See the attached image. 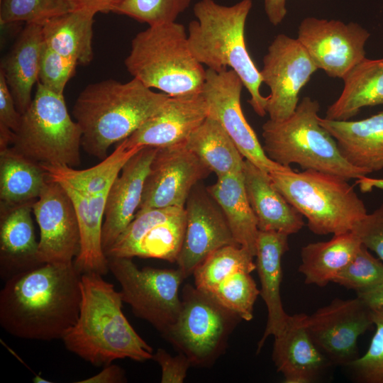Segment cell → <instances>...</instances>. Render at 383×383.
<instances>
[{"mask_svg": "<svg viewBox=\"0 0 383 383\" xmlns=\"http://www.w3.org/2000/svg\"><path fill=\"white\" fill-rule=\"evenodd\" d=\"M82 273L74 262L44 263L5 282L0 292V325L13 336L62 339L76 323Z\"/></svg>", "mask_w": 383, "mask_h": 383, "instance_id": "obj_1", "label": "cell"}, {"mask_svg": "<svg viewBox=\"0 0 383 383\" xmlns=\"http://www.w3.org/2000/svg\"><path fill=\"white\" fill-rule=\"evenodd\" d=\"M97 273L81 277L79 317L62 338L67 350L92 365L118 359H152V348L136 333L122 311L120 292Z\"/></svg>", "mask_w": 383, "mask_h": 383, "instance_id": "obj_2", "label": "cell"}, {"mask_svg": "<svg viewBox=\"0 0 383 383\" xmlns=\"http://www.w3.org/2000/svg\"><path fill=\"white\" fill-rule=\"evenodd\" d=\"M170 96L157 93L135 78L126 82L106 79L87 86L72 113L82 131L81 145L88 154L106 158L120 143L159 112Z\"/></svg>", "mask_w": 383, "mask_h": 383, "instance_id": "obj_3", "label": "cell"}, {"mask_svg": "<svg viewBox=\"0 0 383 383\" xmlns=\"http://www.w3.org/2000/svg\"><path fill=\"white\" fill-rule=\"evenodd\" d=\"M252 0L223 6L213 0L195 4L196 20L188 26V43L195 59L208 69L219 72L231 67L248 91V103L260 117L267 113V96L261 94L260 70L250 57L245 40V26Z\"/></svg>", "mask_w": 383, "mask_h": 383, "instance_id": "obj_4", "label": "cell"}, {"mask_svg": "<svg viewBox=\"0 0 383 383\" xmlns=\"http://www.w3.org/2000/svg\"><path fill=\"white\" fill-rule=\"evenodd\" d=\"M125 66L145 86L170 96L201 94L206 80V70L192 55L184 26L176 21L137 33Z\"/></svg>", "mask_w": 383, "mask_h": 383, "instance_id": "obj_5", "label": "cell"}, {"mask_svg": "<svg viewBox=\"0 0 383 383\" xmlns=\"http://www.w3.org/2000/svg\"><path fill=\"white\" fill-rule=\"evenodd\" d=\"M318 101L304 97L294 113L282 121L269 118L262 127L263 149L272 161L284 167L299 165L313 170L357 179L369 173L349 164L333 137L319 123Z\"/></svg>", "mask_w": 383, "mask_h": 383, "instance_id": "obj_6", "label": "cell"}, {"mask_svg": "<svg viewBox=\"0 0 383 383\" xmlns=\"http://www.w3.org/2000/svg\"><path fill=\"white\" fill-rule=\"evenodd\" d=\"M277 190L306 218L317 235L351 231L367 213L348 179L313 170L272 172Z\"/></svg>", "mask_w": 383, "mask_h": 383, "instance_id": "obj_7", "label": "cell"}, {"mask_svg": "<svg viewBox=\"0 0 383 383\" xmlns=\"http://www.w3.org/2000/svg\"><path fill=\"white\" fill-rule=\"evenodd\" d=\"M81 139L80 127L71 118L64 96L37 82L32 102L13 132L12 146L39 164L75 167L80 164Z\"/></svg>", "mask_w": 383, "mask_h": 383, "instance_id": "obj_8", "label": "cell"}, {"mask_svg": "<svg viewBox=\"0 0 383 383\" xmlns=\"http://www.w3.org/2000/svg\"><path fill=\"white\" fill-rule=\"evenodd\" d=\"M240 319L209 294L187 284L179 316L163 336L192 365L208 367L223 353Z\"/></svg>", "mask_w": 383, "mask_h": 383, "instance_id": "obj_9", "label": "cell"}, {"mask_svg": "<svg viewBox=\"0 0 383 383\" xmlns=\"http://www.w3.org/2000/svg\"><path fill=\"white\" fill-rule=\"evenodd\" d=\"M108 261L109 271L121 286L123 301L163 335L181 309L179 288L186 279L182 272L179 268L139 269L129 257H109Z\"/></svg>", "mask_w": 383, "mask_h": 383, "instance_id": "obj_10", "label": "cell"}, {"mask_svg": "<svg viewBox=\"0 0 383 383\" xmlns=\"http://www.w3.org/2000/svg\"><path fill=\"white\" fill-rule=\"evenodd\" d=\"M243 87L233 70L219 72L206 70L202 95L208 106L209 115L220 123L245 160L267 173L292 170L291 167L272 161L265 154L241 108Z\"/></svg>", "mask_w": 383, "mask_h": 383, "instance_id": "obj_11", "label": "cell"}, {"mask_svg": "<svg viewBox=\"0 0 383 383\" xmlns=\"http://www.w3.org/2000/svg\"><path fill=\"white\" fill-rule=\"evenodd\" d=\"M317 70L297 38L285 34L274 37L260 71L270 90L266 107L270 119L285 120L294 113L301 90Z\"/></svg>", "mask_w": 383, "mask_h": 383, "instance_id": "obj_12", "label": "cell"}, {"mask_svg": "<svg viewBox=\"0 0 383 383\" xmlns=\"http://www.w3.org/2000/svg\"><path fill=\"white\" fill-rule=\"evenodd\" d=\"M370 36L357 23L306 17L299 26L297 40L318 70L343 79L366 58L365 46Z\"/></svg>", "mask_w": 383, "mask_h": 383, "instance_id": "obj_13", "label": "cell"}, {"mask_svg": "<svg viewBox=\"0 0 383 383\" xmlns=\"http://www.w3.org/2000/svg\"><path fill=\"white\" fill-rule=\"evenodd\" d=\"M372 308L357 296L335 299L307 316V328L329 363L348 366L358 357V338L372 326Z\"/></svg>", "mask_w": 383, "mask_h": 383, "instance_id": "obj_14", "label": "cell"}, {"mask_svg": "<svg viewBox=\"0 0 383 383\" xmlns=\"http://www.w3.org/2000/svg\"><path fill=\"white\" fill-rule=\"evenodd\" d=\"M186 229L184 208L165 207L136 213L105 252L107 257H133L177 261Z\"/></svg>", "mask_w": 383, "mask_h": 383, "instance_id": "obj_15", "label": "cell"}, {"mask_svg": "<svg viewBox=\"0 0 383 383\" xmlns=\"http://www.w3.org/2000/svg\"><path fill=\"white\" fill-rule=\"evenodd\" d=\"M210 172L184 144L157 148L136 213L157 208H184L193 188Z\"/></svg>", "mask_w": 383, "mask_h": 383, "instance_id": "obj_16", "label": "cell"}, {"mask_svg": "<svg viewBox=\"0 0 383 383\" xmlns=\"http://www.w3.org/2000/svg\"><path fill=\"white\" fill-rule=\"evenodd\" d=\"M32 208L40 228L38 260L42 264L73 262L80 248V231L74 207L65 189L48 176Z\"/></svg>", "mask_w": 383, "mask_h": 383, "instance_id": "obj_17", "label": "cell"}, {"mask_svg": "<svg viewBox=\"0 0 383 383\" xmlns=\"http://www.w3.org/2000/svg\"><path fill=\"white\" fill-rule=\"evenodd\" d=\"M184 209L186 229L176 262L187 278L213 252L238 244L221 209L206 188L197 184L189 195Z\"/></svg>", "mask_w": 383, "mask_h": 383, "instance_id": "obj_18", "label": "cell"}, {"mask_svg": "<svg viewBox=\"0 0 383 383\" xmlns=\"http://www.w3.org/2000/svg\"><path fill=\"white\" fill-rule=\"evenodd\" d=\"M59 184L69 195L79 222L80 248L74 260L75 267L82 274H106L109 261L102 248L101 231L111 185L85 180Z\"/></svg>", "mask_w": 383, "mask_h": 383, "instance_id": "obj_19", "label": "cell"}, {"mask_svg": "<svg viewBox=\"0 0 383 383\" xmlns=\"http://www.w3.org/2000/svg\"><path fill=\"white\" fill-rule=\"evenodd\" d=\"M209 115L202 93L170 96L164 107L123 140L128 148L184 144Z\"/></svg>", "mask_w": 383, "mask_h": 383, "instance_id": "obj_20", "label": "cell"}, {"mask_svg": "<svg viewBox=\"0 0 383 383\" xmlns=\"http://www.w3.org/2000/svg\"><path fill=\"white\" fill-rule=\"evenodd\" d=\"M157 148L143 147L124 165L107 196L101 231L104 253L134 218Z\"/></svg>", "mask_w": 383, "mask_h": 383, "instance_id": "obj_21", "label": "cell"}, {"mask_svg": "<svg viewBox=\"0 0 383 383\" xmlns=\"http://www.w3.org/2000/svg\"><path fill=\"white\" fill-rule=\"evenodd\" d=\"M305 313L289 315L274 337L272 360L286 383H311L329 362L316 346L307 328Z\"/></svg>", "mask_w": 383, "mask_h": 383, "instance_id": "obj_22", "label": "cell"}, {"mask_svg": "<svg viewBox=\"0 0 383 383\" xmlns=\"http://www.w3.org/2000/svg\"><path fill=\"white\" fill-rule=\"evenodd\" d=\"M33 203L1 206L0 276L5 282L42 265L37 258Z\"/></svg>", "mask_w": 383, "mask_h": 383, "instance_id": "obj_23", "label": "cell"}, {"mask_svg": "<svg viewBox=\"0 0 383 383\" xmlns=\"http://www.w3.org/2000/svg\"><path fill=\"white\" fill-rule=\"evenodd\" d=\"M243 176L259 231L289 235L303 228V216L277 190L269 173L245 159Z\"/></svg>", "mask_w": 383, "mask_h": 383, "instance_id": "obj_24", "label": "cell"}, {"mask_svg": "<svg viewBox=\"0 0 383 383\" xmlns=\"http://www.w3.org/2000/svg\"><path fill=\"white\" fill-rule=\"evenodd\" d=\"M288 237L287 234L276 231H259L257 235L255 265L261 284L260 295L268 313L257 353L270 335L275 336L282 330L289 316L284 310L280 296L282 259L289 250Z\"/></svg>", "mask_w": 383, "mask_h": 383, "instance_id": "obj_25", "label": "cell"}, {"mask_svg": "<svg viewBox=\"0 0 383 383\" xmlns=\"http://www.w3.org/2000/svg\"><path fill=\"white\" fill-rule=\"evenodd\" d=\"M318 120L349 164L369 174L383 169V111L358 121Z\"/></svg>", "mask_w": 383, "mask_h": 383, "instance_id": "obj_26", "label": "cell"}, {"mask_svg": "<svg viewBox=\"0 0 383 383\" xmlns=\"http://www.w3.org/2000/svg\"><path fill=\"white\" fill-rule=\"evenodd\" d=\"M43 44L42 25L26 23L1 64L0 70L21 114L33 100L31 93L38 80Z\"/></svg>", "mask_w": 383, "mask_h": 383, "instance_id": "obj_27", "label": "cell"}, {"mask_svg": "<svg viewBox=\"0 0 383 383\" xmlns=\"http://www.w3.org/2000/svg\"><path fill=\"white\" fill-rule=\"evenodd\" d=\"M343 80V91L328 107L325 118L347 121L362 108L383 104V58L364 59Z\"/></svg>", "mask_w": 383, "mask_h": 383, "instance_id": "obj_28", "label": "cell"}, {"mask_svg": "<svg viewBox=\"0 0 383 383\" xmlns=\"http://www.w3.org/2000/svg\"><path fill=\"white\" fill-rule=\"evenodd\" d=\"M206 189L221 209L235 242L255 257L259 229L245 192L243 171L217 177Z\"/></svg>", "mask_w": 383, "mask_h": 383, "instance_id": "obj_29", "label": "cell"}, {"mask_svg": "<svg viewBox=\"0 0 383 383\" xmlns=\"http://www.w3.org/2000/svg\"><path fill=\"white\" fill-rule=\"evenodd\" d=\"M96 14L88 11H70L42 25L43 42L59 55L77 65L93 60V23Z\"/></svg>", "mask_w": 383, "mask_h": 383, "instance_id": "obj_30", "label": "cell"}, {"mask_svg": "<svg viewBox=\"0 0 383 383\" xmlns=\"http://www.w3.org/2000/svg\"><path fill=\"white\" fill-rule=\"evenodd\" d=\"M362 243L353 232L335 234L328 241L311 243L301 248L299 271L307 284L324 287L354 257Z\"/></svg>", "mask_w": 383, "mask_h": 383, "instance_id": "obj_31", "label": "cell"}, {"mask_svg": "<svg viewBox=\"0 0 383 383\" xmlns=\"http://www.w3.org/2000/svg\"><path fill=\"white\" fill-rule=\"evenodd\" d=\"M48 179L41 165L13 146L0 150V199L1 206L33 203Z\"/></svg>", "mask_w": 383, "mask_h": 383, "instance_id": "obj_32", "label": "cell"}, {"mask_svg": "<svg viewBox=\"0 0 383 383\" xmlns=\"http://www.w3.org/2000/svg\"><path fill=\"white\" fill-rule=\"evenodd\" d=\"M184 145L217 177L243 171L245 158L220 123L210 115Z\"/></svg>", "mask_w": 383, "mask_h": 383, "instance_id": "obj_33", "label": "cell"}, {"mask_svg": "<svg viewBox=\"0 0 383 383\" xmlns=\"http://www.w3.org/2000/svg\"><path fill=\"white\" fill-rule=\"evenodd\" d=\"M254 255L239 245H229L210 255L194 271L195 286L209 293L230 273L243 270L250 272L256 269Z\"/></svg>", "mask_w": 383, "mask_h": 383, "instance_id": "obj_34", "label": "cell"}, {"mask_svg": "<svg viewBox=\"0 0 383 383\" xmlns=\"http://www.w3.org/2000/svg\"><path fill=\"white\" fill-rule=\"evenodd\" d=\"M207 294L248 321L253 317V306L260 291L250 272L240 270L230 273Z\"/></svg>", "mask_w": 383, "mask_h": 383, "instance_id": "obj_35", "label": "cell"}, {"mask_svg": "<svg viewBox=\"0 0 383 383\" xmlns=\"http://www.w3.org/2000/svg\"><path fill=\"white\" fill-rule=\"evenodd\" d=\"M333 282L354 290L357 294L369 291L383 283V262L362 244L354 257L337 274Z\"/></svg>", "mask_w": 383, "mask_h": 383, "instance_id": "obj_36", "label": "cell"}, {"mask_svg": "<svg viewBox=\"0 0 383 383\" xmlns=\"http://www.w3.org/2000/svg\"><path fill=\"white\" fill-rule=\"evenodd\" d=\"M0 23L16 22L43 25L70 11L67 0H0Z\"/></svg>", "mask_w": 383, "mask_h": 383, "instance_id": "obj_37", "label": "cell"}, {"mask_svg": "<svg viewBox=\"0 0 383 383\" xmlns=\"http://www.w3.org/2000/svg\"><path fill=\"white\" fill-rule=\"evenodd\" d=\"M192 0H124L113 13L149 26L174 22Z\"/></svg>", "mask_w": 383, "mask_h": 383, "instance_id": "obj_38", "label": "cell"}, {"mask_svg": "<svg viewBox=\"0 0 383 383\" xmlns=\"http://www.w3.org/2000/svg\"><path fill=\"white\" fill-rule=\"evenodd\" d=\"M372 308L375 333L367 352L348 367L361 383H383V306Z\"/></svg>", "mask_w": 383, "mask_h": 383, "instance_id": "obj_39", "label": "cell"}, {"mask_svg": "<svg viewBox=\"0 0 383 383\" xmlns=\"http://www.w3.org/2000/svg\"><path fill=\"white\" fill-rule=\"evenodd\" d=\"M77 66L75 62L59 55L43 42L38 82L48 90L63 95L65 86L74 75Z\"/></svg>", "mask_w": 383, "mask_h": 383, "instance_id": "obj_40", "label": "cell"}, {"mask_svg": "<svg viewBox=\"0 0 383 383\" xmlns=\"http://www.w3.org/2000/svg\"><path fill=\"white\" fill-rule=\"evenodd\" d=\"M353 231L361 243L383 261V203L360 221Z\"/></svg>", "mask_w": 383, "mask_h": 383, "instance_id": "obj_41", "label": "cell"}, {"mask_svg": "<svg viewBox=\"0 0 383 383\" xmlns=\"http://www.w3.org/2000/svg\"><path fill=\"white\" fill-rule=\"evenodd\" d=\"M152 359L160 366L162 383H182L184 382L192 362L183 353L172 356L166 350L159 348L153 353Z\"/></svg>", "mask_w": 383, "mask_h": 383, "instance_id": "obj_42", "label": "cell"}, {"mask_svg": "<svg viewBox=\"0 0 383 383\" xmlns=\"http://www.w3.org/2000/svg\"><path fill=\"white\" fill-rule=\"evenodd\" d=\"M22 114L18 111L2 71L0 70V126L15 132Z\"/></svg>", "mask_w": 383, "mask_h": 383, "instance_id": "obj_43", "label": "cell"}, {"mask_svg": "<svg viewBox=\"0 0 383 383\" xmlns=\"http://www.w3.org/2000/svg\"><path fill=\"white\" fill-rule=\"evenodd\" d=\"M124 0H67L70 11H88L107 13L114 12Z\"/></svg>", "mask_w": 383, "mask_h": 383, "instance_id": "obj_44", "label": "cell"}, {"mask_svg": "<svg viewBox=\"0 0 383 383\" xmlns=\"http://www.w3.org/2000/svg\"><path fill=\"white\" fill-rule=\"evenodd\" d=\"M127 379L123 370L118 365L109 364L98 374L77 383H122Z\"/></svg>", "mask_w": 383, "mask_h": 383, "instance_id": "obj_45", "label": "cell"}, {"mask_svg": "<svg viewBox=\"0 0 383 383\" xmlns=\"http://www.w3.org/2000/svg\"><path fill=\"white\" fill-rule=\"evenodd\" d=\"M287 0H264L265 11L269 21L274 26L280 24L287 15Z\"/></svg>", "mask_w": 383, "mask_h": 383, "instance_id": "obj_46", "label": "cell"}, {"mask_svg": "<svg viewBox=\"0 0 383 383\" xmlns=\"http://www.w3.org/2000/svg\"><path fill=\"white\" fill-rule=\"evenodd\" d=\"M357 296L370 307L383 306V283L369 291L357 294Z\"/></svg>", "mask_w": 383, "mask_h": 383, "instance_id": "obj_47", "label": "cell"}, {"mask_svg": "<svg viewBox=\"0 0 383 383\" xmlns=\"http://www.w3.org/2000/svg\"><path fill=\"white\" fill-rule=\"evenodd\" d=\"M355 184L358 185L360 190L363 192H370L373 189H383V178H372L364 176L355 179Z\"/></svg>", "mask_w": 383, "mask_h": 383, "instance_id": "obj_48", "label": "cell"}, {"mask_svg": "<svg viewBox=\"0 0 383 383\" xmlns=\"http://www.w3.org/2000/svg\"><path fill=\"white\" fill-rule=\"evenodd\" d=\"M33 380L34 382H37V383L51 382H50L48 380H46V379H43V377H41L39 375H35Z\"/></svg>", "mask_w": 383, "mask_h": 383, "instance_id": "obj_49", "label": "cell"}]
</instances>
